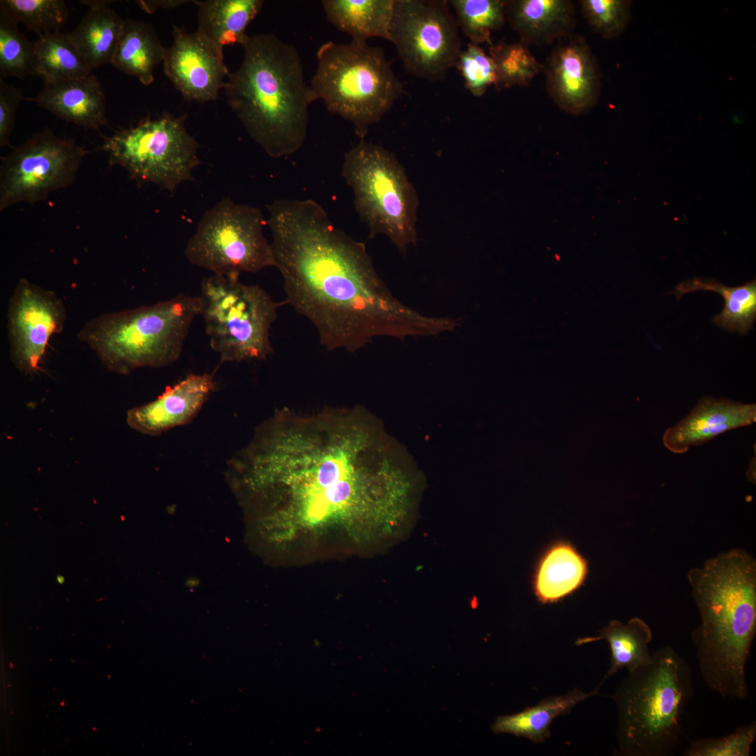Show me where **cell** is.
<instances>
[{"label": "cell", "instance_id": "obj_2", "mask_svg": "<svg viewBox=\"0 0 756 756\" xmlns=\"http://www.w3.org/2000/svg\"><path fill=\"white\" fill-rule=\"evenodd\" d=\"M267 209L286 302L314 326L327 350L355 352L377 337L438 336L458 326L457 318L425 315L398 300L365 244L337 227L316 201L277 200Z\"/></svg>", "mask_w": 756, "mask_h": 756}, {"label": "cell", "instance_id": "obj_24", "mask_svg": "<svg viewBox=\"0 0 756 756\" xmlns=\"http://www.w3.org/2000/svg\"><path fill=\"white\" fill-rule=\"evenodd\" d=\"M395 0H324L327 20L352 40L366 43L379 37L390 41Z\"/></svg>", "mask_w": 756, "mask_h": 756}, {"label": "cell", "instance_id": "obj_13", "mask_svg": "<svg viewBox=\"0 0 756 756\" xmlns=\"http://www.w3.org/2000/svg\"><path fill=\"white\" fill-rule=\"evenodd\" d=\"M90 150L49 128L35 133L1 158L0 211L19 202L34 204L73 183Z\"/></svg>", "mask_w": 756, "mask_h": 756}, {"label": "cell", "instance_id": "obj_11", "mask_svg": "<svg viewBox=\"0 0 756 756\" xmlns=\"http://www.w3.org/2000/svg\"><path fill=\"white\" fill-rule=\"evenodd\" d=\"M266 224L258 208L223 199L205 212L185 255L195 266L232 278L274 266Z\"/></svg>", "mask_w": 756, "mask_h": 756}, {"label": "cell", "instance_id": "obj_33", "mask_svg": "<svg viewBox=\"0 0 756 756\" xmlns=\"http://www.w3.org/2000/svg\"><path fill=\"white\" fill-rule=\"evenodd\" d=\"M18 22L0 12V78L36 76L34 41L19 30Z\"/></svg>", "mask_w": 756, "mask_h": 756}, {"label": "cell", "instance_id": "obj_29", "mask_svg": "<svg viewBox=\"0 0 756 756\" xmlns=\"http://www.w3.org/2000/svg\"><path fill=\"white\" fill-rule=\"evenodd\" d=\"M36 76L44 83L89 76L92 69L72 41L60 31L38 36L34 41Z\"/></svg>", "mask_w": 756, "mask_h": 756}, {"label": "cell", "instance_id": "obj_37", "mask_svg": "<svg viewBox=\"0 0 756 756\" xmlns=\"http://www.w3.org/2000/svg\"><path fill=\"white\" fill-rule=\"evenodd\" d=\"M22 99V90L0 78V146H11L10 137L15 127V114Z\"/></svg>", "mask_w": 756, "mask_h": 756}, {"label": "cell", "instance_id": "obj_25", "mask_svg": "<svg viewBox=\"0 0 756 756\" xmlns=\"http://www.w3.org/2000/svg\"><path fill=\"white\" fill-rule=\"evenodd\" d=\"M198 6L197 31L216 46L240 44L245 31L262 8L260 0H208L196 1Z\"/></svg>", "mask_w": 756, "mask_h": 756}, {"label": "cell", "instance_id": "obj_21", "mask_svg": "<svg viewBox=\"0 0 756 756\" xmlns=\"http://www.w3.org/2000/svg\"><path fill=\"white\" fill-rule=\"evenodd\" d=\"M111 1H81L89 7L75 29L68 32L93 69L111 64L125 20L108 7Z\"/></svg>", "mask_w": 756, "mask_h": 756}, {"label": "cell", "instance_id": "obj_5", "mask_svg": "<svg viewBox=\"0 0 756 756\" xmlns=\"http://www.w3.org/2000/svg\"><path fill=\"white\" fill-rule=\"evenodd\" d=\"M693 693L692 670L671 645L629 672L615 692L617 748L623 756H669L680 743L681 717Z\"/></svg>", "mask_w": 756, "mask_h": 756}, {"label": "cell", "instance_id": "obj_3", "mask_svg": "<svg viewBox=\"0 0 756 756\" xmlns=\"http://www.w3.org/2000/svg\"><path fill=\"white\" fill-rule=\"evenodd\" d=\"M687 578L700 616L691 637L702 678L720 696L742 701L756 632L755 559L731 550L691 569Z\"/></svg>", "mask_w": 756, "mask_h": 756}, {"label": "cell", "instance_id": "obj_15", "mask_svg": "<svg viewBox=\"0 0 756 756\" xmlns=\"http://www.w3.org/2000/svg\"><path fill=\"white\" fill-rule=\"evenodd\" d=\"M546 90L562 111L579 115L598 102L601 74L585 39L572 33L558 40L543 64Z\"/></svg>", "mask_w": 756, "mask_h": 756}, {"label": "cell", "instance_id": "obj_32", "mask_svg": "<svg viewBox=\"0 0 756 756\" xmlns=\"http://www.w3.org/2000/svg\"><path fill=\"white\" fill-rule=\"evenodd\" d=\"M0 12L38 36L60 31L69 17L63 0H1Z\"/></svg>", "mask_w": 756, "mask_h": 756}, {"label": "cell", "instance_id": "obj_10", "mask_svg": "<svg viewBox=\"0 0 756 756\" xmlns=\"http://www.w3.org/2000/svg\"><path fill=\"white\" fill-rule=\"evenodd\" d=\"M185 117L164 113L111 136L101 134L102 149L110 166L125 168L130 179L152 183L173 191L193 180L192 172L201 161L197 141L186 130Z\"/></svg>", "mask_w": 756, "mask_h": 756}, {"label": "cell", "instance_id": "obj_8", "mask_svg": "<svg viewBox=\"0 0 756 756\" xmlns=\"http://www.w3.org/2000/svg\"><path fill=\"white\" fill-rule=\"evenodd\" d=\"M342 175L370 237L384 234L402 251L416 244L419 200L393 153L360 139L344 155Z\"/></svg>", "mask_w": 756, "mask_h": 756}, {"label": "cell", "instance_id": "obj_20", "mask_svg": "<svg viewBox=\"0 0 756 756\" xmlns=\"http://www.w3.org/2000/svg\"><path fill=\"white\" fill-rule=\"evenodd\" d=\"M507 20L526 46H547L573 33L575 10L570 0L507 1Z\"/></svg>", "mask_w": 756, "mask_h": 756}, {"label": "cell", "instance_id": "obj_31", "mask_svg": "<svg viewBox=\"0 0 756 756\" xmlns=\"http://www.w3.org/2000/svg\"><path fill=\"white\" fill-rule=\"evenodd\" d=\"M458 27L470 43L491 45L492 31L503 28L507 20V1L451 0Z\"/></svg>", "mask_w": 756, "mask_h": 756}, {"label": "cell", "instance_id": "obj_39", "mask_svg": "<svg viewBox=\"0 0 756 756\" xmlns=\"http://www.w3.org/2000/svg\"><path fill=\"white\" fill-rule=\"evenodd\" d=\"M56 580L59 584H62L65 582V578L61 575H57Z\"/></svg>", "mask_w": 756, "mask_h": 756}, {"label": "cell", "instance_id": "obj_6", "mask_svg": "<svg viewBox=\"0 0 756 756\" xmlns=\"http://www.w3.org/2000/svg\"><path fill=\"white\" fill-rule=\"evenodd\" d=\"M202 309L200 297L180 294L151 305L102 314L85 323L77 337L110 371L129 374L140 368L164 367L180 357Z\"/></svg>", "mask_w": 756, "mask_h": 756}, {"label": "cell", "instance_id": "obj_14", "mask_svg": "<svg viewBox=\"0 0 756 756\" xmlns=\"http://www.w3.org/2000/svg\"><path fill=\"white\" fill-rule=\"evenodd\" d=\"M66 318L64 304L54 292L19 280L7 312L10 355L18 370L36 372L50 339L63 330Z\"/></svg>", "mask_w": 756, "mask_h": 756}, {"label": "cell", "instance_id": "obj_19", "mask_svg": "<svg viewBox=\"0 0 756 756\" xmlns=\"http://www.w3.org/2000/svg\"><path fill=\"white\" fill-rule=\"evenodd\" d=\"M31 100L57 118L85 129L99 130L108 125L105 93L92 74L44 83Z\"/></svg>", "mask_w": 756, "mask_h": 756}, {"label": "cell", "instance_id": "obj_22", "mask_svg": "<svg viewBox=\"0 0 756 756\" xmlns=\"http://www.w3.org/2000/svg\"><path fill=\"white\" fill-rule=\"evenodd\" d=\"M606 679L605 676L601 682L588 692L574 688L564 694L543 699L521 712L499 716L492 724V730L495 733L524 737L535 743H543L551 736L550 728L553 720L558 716L568 714L580 702L597 695Z\"/></svg>", "mask_w": 756, "mask_h": 756}, {"label": "cell", "instance_id": "obj_12", "mask_svg": "<svg viewBox=\"0 0 756 756\" xmlns=\"http://www.w3.org/2000/svg\"><path fill=\"white\" fill-rule=\"evenodd\" d=\"M447 0H395L390 41L406 71L443 80L461 52L459 27Z\"/></svg>", "mask_w": 756, "mask_h": 756}, {"label": "cell", "instance_id": "obj_7", "mask_svg": "<svg viewBox=\"0 0 756 756\" xmlns=\"http://www.w3.org/2000/svg\"><path fill=\"white\" fill-rule=\"evenodd\" d=\"M318 66L310 86L315 99L351 122L365 139L369 127L380 121L405 92L381 48L352 40L328 41L316 52Z\"/></svg>", "mask_w": 756, "mask_h": 756}, {"label": "cell", "instance_id": "obj_18", "mask_svg": "<svg viewBox=\"0 0 756 756\" xmlns=\"http://www.w3.org/2000/svg\"><path fill=\"white\" fill-rule=\"evenodd\" d=\"M756 421V405L727 398L703 397L683 419L668 428L663 443L674 454H683L718 435Z\"/></svg>", "mask_w": 756, "mask_h": 756}, {"label": "cell", "instance_id": "obj_23", "mask_svg": "<svg viewBox=\"0 0 756 756\" xmlns=\"http://www.w3.org/2000/svg\"><path fill=\"white\" fill-rule=\"evenodd\" d=\"M587 563L570 543L559 542L541 558L533 578L539 602H556L578 589L587 574Z\"/></svg>", "mask_w": 756, "mask_h": 756}, {"label": "cell", "instance_id": "obj_36", "mask_svg": "<svg viewBox=\"0 0 756 756\" xmlns=\"http://www.w3.org/2000/svg\"><path fill=\"white\" fill-rule=\"evenodd\" d=\"M460 71L465 88L475 97H481L494 85L496 70L493 62L479 45L469 43L461 50L455 65Z\"/></svg>", "mask_w": 756, "mask_h": 756}, {"label": "cell", "instance_id": "obj_30", "mask_svg": "<svg viewBox=\"0 0 756 756\" xmlns=\"http://www.w3.org/2000/svg\"><path fill=\"white\" fill-rule=\"evenodd\" d=\"M489 55L495 66L493 85L498 91L527 86L543 71V64L533 55L528 46L520 41L491 44Z\"/></svg>", "mask_w": 756, "mask_h": 756}, {"label": "cell", "instance_id": "obj_35", "mask_svg": "<svg viewBox=\"0 0 756 756\" xmlns=\"http://www.w3.org/2000/svg\"><path fill=\"white\" fill-rule=\"evenodd\" d=\"M756 737V722L741 725L731 734L718 738L693 741L685 756H749Z\"/></svg>", "mask_w": 756, "mask_h": 756}, {"label": "cell", "instance_id": "obj_26", "mask_svg": "<svg viewBox=\"0 0 756 756\" xmlns=\"http://www.w3.org/2000/svg\"><path fill=\"white\" fill-rule=\"evenodd\" d=\"M650 626L641 618L634 617L626 624L613 620L599 631L596 636L578 639L576 645H583L605 640L610 650V667L606 675L608 678L625 668L628 672L649 663L652 654L649 645L652 640Z\"/></svg>", "mask_w": 756, "mask_h": 756}, {"label": "cell", "instance_id": "obj_28", "mask_svg": "<svg viewBox=\"0 0 756 756\" xmlns=\"http://www.w3.org/2000/svg\"><path fill=\"white\" fill-rule=\"evenodd\" d=\"M696 290L717 292L724 298V309L713 318L718 326L741 335L752 328L756 318L755 279L742 286L728 287L713 279H694L678 284L670 294L680 299L683 295Z\"/></svg>", "mask_w": 756, "mask_h": 756}, {"label": "cell", "instance_id": "obj_16", "mask_svg": "<svg viewBox=\"0 0 756 756\" xmlns=\"http://www.w3.org/2000/svg\"><path fill=\"white\" fill-rule=\"evenodd\" d=\"M173 43L167 48L164 72L188 99L205 102L218 99L230 74L223 48L197 31L173 26Z\"/></svg>", "mask_w": 756, "mask_h": 756}, {"label": "cell", "instance_id": "obj_9", "mask_svg": "<svg viewBox=\"0 0 756 756\" xmlns=\"http://www.w3.org/2000/svg\"><path fill=\"white\" fill-rule=\"evenodd\" d=\"M200 297L205 332L221 363L261 360L272 353L270 330L280 304L265 290L213 274L203 279Z\"/></svg>", "mask_w": 756, "mask_h": 756}, {"label": "cell", "instance_id": "obj_34", "mask_svg": "<svg viewBox=\"0 0 756 756\" xmlns=\"http://www.w3.org/2000/svg\"><path fill=\"white\" fill-rule=\"evenodd\" d=\"M581 9L589 26L606 39L620 36L631 18V2L626 0H581Z\"/></svg>", "mask_w": 756, "mask_h": 756}, {"label": "cell", "instance_id": "obj_17", "mask_svg": "<svg viewBox=\"0 0 756 756\" xmlns=\"http://www.w3.org/2000/svg\"><path fill=\"white\" fill-rule=\"evenodd\" d=\"M214 390L211 374H190L167 387L155 400L130 410L127 423L142 434L159 435L190 423Z\"/></svg>", "mask_w": 756, "mask_h": 756}, {"label": "cell", "instance_id": "obj_38", "mask_svg": "<svg viewBox=\"0 0 756 756\" xmlns=\"http://www.w3.org/2000/svg\"><path fill=\"white\" fill-rule=\"evenodd\" d=\"M140 8L148 13H154L157 8L160 7L171 8L176 7L179 5L188 2L187 1H146L140 0L136 1Z\"/></svg>", "mask_w": 756, "mask_h": 756}, {"label": "cell", "instance_id": "obj_27", "mask_svg": "<svg viewBox=\"0 0 756 756\" xmlns=\"http://www.w3.org/2000/svg\"><path fill=\"white\" fill-rule=\"evenodd\" d=\"M166 52L151 24L127 19L111 64L148 85L153 82L154 69L163 62Z\"/></svg>", "mask_w": 756, "mask_h": 756}, {"label": "cell", "instance_id": "obj_4", "mask_svg": "<svg viewBox=\"0 0 756 756\" xmlns=\"http://www.w3.org/2000/svg\"><path fill=\"white\" fill-rule=\"evenodd\" d=\"M244 58L224 87L227 104L249 136L272 158L298 151L315 101L296 48L274 34L247 35Z\"/></svg>", "mask_w": 756, "mask_h": 756}, {"label": "cell", "instance_id": "obj_1", "mask_svg": "<svg viewBox=\"0 0 756 756\" xmlns=\"http://www.w3.org/2000/svg\"><path fill=\"white\" fill-rule=\"evenodd\" d=\"M381 421L360 407L276 410L227 463L244 493L290 533L395 526L412 506L417 471Z\"/></svg>", "mask_w": 756, "mask_h": 756}]
</instances>
